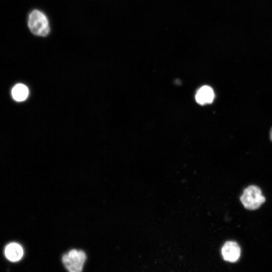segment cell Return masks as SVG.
I'll use <instances>...</instances> for the list:
<instances>
[{
  "instance_id": "obj_4",
  "label": "cell",
  "mask_w": 272,
  "mask_h": 272,
  "mask_svg": "<svg viewBox=\"0 0 272 272\" xmlns=\"http://www.w3.org/2000/svg\"><path fill=\"white\" fill-rule=\"evenodd\" d=\"M4 253L7 260L12 262H17L22 258L24 249L19 243L12 242L6 245Z\"/></svg>"
},
{
  "instance_id": "obj_1",
  "label": "cell",
  "mask_w": 272,
  "mask_h": 272,
  "mask_svg": "<svg viewBox=\"0 0 272 272\" xmlns=\"http://www.w3.org/2000/svg\"><path fill=\"white\" fill-rule=\"evenodd\" d=\"M27 25L30 32L36 36L45 37L50 32L48 19L43 12L39 10H33L29 13Z\"/></svg>"
},
{
  "instance_id": "obj_5",
  "label": "cell",
  "mask_w": 272,
  "mask_h": 272,
  "mask_svg": "<svg viewBox=\"0 0 272 272\" xmlns=\"http://www.w3.org/2000/svg\"><path fill=\"white\" fill-rule=\"evenodd\" d=\"M222 255L225 260L235 262L240 257V247L234 241H227L222 248Z\"/></svg>"
},
{
  "instance_id": "obj_6",
  "label": "cell",
  "mask_w": 272,
  "mask_h": 272,
  "mask_svg": "<svg viewBox=\"0 0 272 272\" xmlns=\"http://www.w3.org/2000/svg\"><path fill=\"white\" fill-rule=\"evenodd\" d=\"M214 93L212 88L208 86L201 87L195 95V100L200 104L212 102L214 98Z\"/></svg>"
},
{
  "instance_id": "obj_8",
  "label": "cell",
  "mask_w": 272,
  "mask_h": 272,
  "mask_svg": "<svg viewBox=\"0 0 272 272\" xmlns=\"http://www.w3.org/2000/svg\"><path fill=\"white\" fill-rule=\"evenodd\" d=\"M270 139L272 141V127L270 131Z\"/></svg>"
},
{
  "instance_id": "obj_2",
  "label": "cell",
  "mask_w": 272,
  "mask_h": 272,
  "mask_svg": "<svg viewBox=\"0 0 272 272\" xmlns=\"http://www.w3.org/2000/svg\"><path fill=\"white\" fill-rule=\"evenodd\" d=\"M240 200L246 209L255 210L265 202V198L258 187L250 185L244 190Z\"/></svg>"
},
{
  "instance_id": "obj_3",
  "label": "cell",
  "mask_w": 272,
  "mask_h": 272,
  "mask_svg": "<svg viewBox=\"0 0 272 272\" xmlns=\"http://www.w3.org/2000/svg\"><path fill=\"white\" fill-rule=\"evenodd\" d=\"M87 257L84 251L72 249L62 256V263L70 272H80L82 270Z\"/></svg>"
},
{
  "instance_id": "obj_7",
  "label": "cell",
  "mask_w": 272,
  "mask_h": 272,
  "mask_svg": "<svg viewBox=\"0 0 272 272\" xmlns=\"http://www.w3.org/2000/svg\"><path fill=\"white\" fill-rule=\"evenodd\" d=\"M29 90L28 88L22 84L16 85L12 90L13 99L17 101H23L28 97Z\"/></svg>"
}]
</instances>
